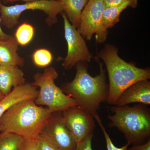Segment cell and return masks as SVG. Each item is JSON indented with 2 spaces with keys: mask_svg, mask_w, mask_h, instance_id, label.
I'll return each instance as SVG.
<instances>
[{
  "mask_svg": "<svg viewBox=\"0 0 150 150\" xmlns=\"http://www.w3.org/2000/svg\"><path fill=\"white\" fill-rule=\"evenodd\" d=\"M86 62L76 65V71L74 79L62 84V89L73 98L79 107L91 114L94 119L99 116L98 111L102 103L106 102L108 94V85L103 65L100 64V72L92 76L88 72Z\"/></svg>",
  "mask_w": 150,
  "mask_h": 150,
  "instance_id": "obj_1",
  "label": "cell"
},
{
  "mask_svg": "<svg viewBox=\"0 0 150 150\" xmlns=\"http://www.w3.org/2000/svg\"><path fill=\"white\" fill-rule=\"evenodd\" d=\"M53 113L48 108L38 105L34 100L18 103L0 118V132L14 133L25 139L37 138Z\"/></svg>",
  "mask_w": 150,
  "mask_h": 150,
  "instance_id": "obj_2",
  "label": "cell"
},
{
  "mask_svg": "<svg viewBox=\"0 0 150 150\" xmlns=\"http://www.w3.org/2000/svg\"><path fill=\"white\" fill-rule=\"evenodd\" d=\"M118 50L111 44H106L98 54L106 66L108 79V94L107 102L116 105L119 97L129 86L137 82L150 79L149 69L139 68L120 58Z\"/></svg>",
  "mask_w": 150,
  "mask_h": 150,
  "instance_id": "obj_3",
  "label": "cell"
},
{
  "mask_svg": "<svg viewBox=\"0 0 150 150\" xmlns=\"http://www.w3.org/2000/svg\"><path fill=\"white\" fill-rule=\"evenodd\" d=\"M112 115L107 116L110 128H116L124 135L129 145L141 144L150 138V109L146 105L139 103L112 106Z\"/></svg>",
  "mask_w": 150,
  "mask_h": 150,
  "instance_id": "obj_4",
  "label": "cell"
},
{
  "mask_svg": "<svg viewBox=\"0 0 150 150\" xmlns=\"http://www.w3.org/2000/svg\"><path fill=\"white\" fill-rule=\"evenodd\" d=\"M59 74L54 67L46 68L43 73L33 76L31 84L39 88L34 100L38 105H44L53 112H62L72 106L78 105L74 100L66 94L55 83Z\"/></svg>",
  "mask_w": 150,
  "mask_h": 150,
  "instance_id": "obj_5",
  "label": "cell"
},
{
  "mask_svg": "<svg viewBox=\"0 0 150 150\" xmlns=\"http://www.w3.org/2000/svg\"><path fill=\"white\" fill-rule=\"evenodd\" d=\"M29 10L43 11L47 15L46 21L49 26L56 23L58 15L63 12L62 5L55 0L34 1L11 6L4 5L0 1L1 23L9 29L13 28L18 24L21 14Z\"/></svg>",
  "mask_w": 150,
  "mask_h": 150,
  "instance_id": "obj_6",
  "label": "cell"
},
{
  "mask_svg": "<svg viewBox=\"0 0 150 150\" xmlns=\"http://www.w3.org/2000/svg\"><path fill=\"white\" fill-rule=\"evenodd\" d=\"M64 23V36L67 44V56L62 66L66 70H69L79 62L88 63L92 56L89 51L84 38L78 29L68 20L64 13H62Z\"/></svg>",
  "mask_w": 150,
  "mask_h": 150,
  "instance_id": "obj_7",
  "label": "cell"
},
{
  "mask_svg": "<svg viewBox=\"0 0 150 150\" xmlns=\"http://www.w3.org/2000/svg\"><path fill=\"white\" fill-rule=\"evenodd\" d=\"M63 120L77 144L93 135L96 128L94 118L78 105L62 112Z\"/></svg>",
  "mask_w": 150,
  "mask_h": 150,
  "instance_id": "obj_8",
  "label": "cell"
},
{
  "mask_svg": "<svg viewBox=\"0 0 150 150\" xmlns=\"http://www.w3.org/2000/svg\"><path fill=\"white\" fill-rule=\"evenodd\" d=\"M41 134L58 150H75L77 143L63 120L62 112H53Z\"/></svg>",
  "mask_w": 150,
  "mask_h": 150,
  "instance_id": "obj_9",
  "label": "cell"
},
{
  "mask_svg": "<svg viewBox=\"0 0 150 150\" xmlns=\"http://www.w3.org/2000/svg\"><path fill=\"white\" fill-rule=\"evenodd\" d=\"M105 8L104 0H88L82 12L78 29L84 39L91 40L98 31Z\"/></svg>",
  "mask_w": 150,
  "mask_h": 150,
  "instance_id": "obj_10",
  "label": "cell"
},
{
  "mask_svg": "<svg viewBox=\"0 0 150 150\" xmlns=\"http://www.w3.org/2000/svg\"><path fill=\"white\" fill-rule=\"evenodd\" d=\"M138 4L126 1L118 5L105 7L103 13L102 18L98 31L96 34L98 43H103L106 40L108 34V28L113 27L119 22L120 14L127 8H136Z\"/></svg>",
  "mask_w": 150,
  "mask_h": 150,
  "instance_id": "obj_11",
  "label": "cell"
},
{
  "mask_svg": "<svg viewBox=\"0 0 150 150\" xmlns=\"http://www.w3.org/2000/svg\"><path fill=\"white\" fill-rule=\"evenodd\" d=\"M133 103L149 105L150 81H140L129 86L119 97L116 105L123 106Z\"/></svg>",
  "mask_w": 150,
  "mask_h": 150,
  "instance_id": "obj_12",
  "label": "cell"
},
{
  "mask_svg": "<svg viewBox=\"0 0 150 150\" xmlns=\"http://www.w3.org/2000/svg\"><path fill=\"white\" fill-rule=\"evenodd\" d=\"M38 91L31 83H25L13 89L9 94L0 100V118L12 105L24 100H35Z\"/></svg>",
  "mask_w": 150,
  "mask_h": 150,
  "instance_id": "obj_13",
  "label": "cell"
},
{
  "mask_svg": "<svg viewBox=\"0 0 150 150\" xmlns=\"http://www.w3.org/2000/svg\"><path fill=\"white\" fill-rule=\"evenodd\" d=\"M25 83L24 73L18 67L0 66V91L4 96L13 88Z\"/></svg>",
  "mask_w": 150,
  "mask_h": 150,
  "instance_id": "obj_14",
  "label": "cell"
},
{
  "mask_svg": "<svg viewBox=\"0 0 150 150\" xmlns=\"http://www.w3.org/2000/svg\"><path fill=\"white\" fill-rule=\"evenodd\" d=\"M18 44L14 36L0 40V66L23 67L24 59L18 53Z\"/></svg>",
  "mask_w": 150,
  "mask_h": 150,
  "instance_id": "obj_15",
  "label": "cell"
},
{
  "mask_svg": "<svg viewBox=\"0 0 150 150\" xmlns=\"http://www.w3.org/2000/svg\"><path fill=\"white\" fill-rule=\"evenodd\" d=\"M62 5L63 12L73 26L78 29L81 15L88 0H55Z\"/></svg>",
  "mask_w": 150,
  "mask_h": 150,
  "instance_id": "obj_16",
  "label": "cell"
},
{
  "mask_svg": "<svg viewBox=\"0 0 150 150\" xmlns=\"http://www.w3.org/2000/svg\"><path fill=\"white\" fill-rule=\"evenodd\" d=\"M25 138L8 132L0 133V150H20Z\"/></svg>",
  "mask_w": 150,
  "mask_h": 150,
  "instance_id": "obj_17",
  "label": "cell"
},
{
  "mask_svg": "<svg viewBox=\"0 0 150 150\" xmlns=\"http://www.w3.org/2000/svg\"><path fill=\"white\" fill-rule=\"evenodd\" d=\"M34 34V27L29 23H23L18 28L14 37L18 45L24 46L31 42Z\"/></svg>",
  "mask_w": 150,
  "mask_h": 150,
  "instance_id": "obj_18",
  "label": "cell"
},
{
  "mask_svg": "<svg viewBox=\"0 0 150 150\" xmlns=\"http://www.w3.org/2000/svg\"><path fill=\"white\" fill-rule=\"evenodd\" d=\"M32 58L35 66L41 68L48 67L53 61L52 53L46 48L36 50L33 54Z\"/></svg>",
  "mask_w": 150,
  "mask_h": 150,
  "instance_id": "obj_19",
  "label": "cell"
},
{
  "mask_svg": "<svg viewBox=\"0 0 150 150\" xmlns=\"http://www.w3.org/2000/svg\"><path fill=\"white\" fill-rule=\"evenodd\" d=\"M98 123L103 133V136H104L105 140V143H106V148L107 150H127L130 146L129 144H126V145L123 146L121 147L118 148L116 147L112 143V140L110 139V136L109 134H108L107 131L105 130L104 126L103 124L102 121H101V118L100 117V116L96 118Z\"/></svg>",
  "mask_w": 150,
  "mask_h": 150,
  "instance_id": "obj_20",
  "label": "cell"
},
{
  "mask_svg": "<svg viewBox=\"0 0 150 150\" xmlns=\"http://www.w3.org/2000/svg\"><path fill=\"white\" fill-rule=\"evenodd\" d=\"M38 150H58L48 138L40 134L37 137Z\"/></svg>",
  "mask_w": 150,
  "mask_h": 150,
  "instance_id": "obj_21",
  "label": "cell"
},
{
  "mask_svg": "<svg viewBox=\"0 0 150 150\" xmlns=\"http://www.w3.org/2000/svg\"><path fill=\"white\" fill-rule=\"evenodd\" d=\"M38 147L37 138L25 139L20 150H38Z\"/></svg>",
  "mask_w": 150,
  "mask_h": 150,
  "instance_id": "obj_22",
  "label": "cell"
},
{
  "mask_svg": "<svg viewBox=\"0 0 150 150\" xmlns=\"http://www.w3.org/2000/svg\"><path fill=\"white\" fill-rule=\"evenodd\" d=\"M93 135H90L77 143L75 150H93L92 147V141Z\"/></svg>",
  "mask_w": 150,
  "mask_h": 150,
  "instance_id": "obj_23",
  "label": "cell"
},
{
  "mask_svg": "<svg viewBox=\"0 0 150 150\" xmlns=\"http://www.w3.org/2000/svg\"><path fill=\"white\" fill-rule=\"evenodd\" d=\"M105 7L121 4L126 1H131L138 4V0H104Z\"/></svg>",
  "mask_w": 150,
  "mask_h": 150,
  "instance_id": "obj_24",
  "label": "cell"
},
{
  "mask_svg": "<svg viewBox=\"0 0 150 150\" xmlns=\"http://www.w3.org/2000/svg\"><path fill=\"white\" fill-rule=\"evenodd\" d=\"M127 150H150V139L141 144L133 145Z\"/></svg>",
  "mask_w": 150,
  "mask_h": 150,
  "instance_id": "obj_25",
  "label": "cell"
},
{
  "mask_svg": "<svg viewBox=\"0 0 150 150\" xmlns=\"http://www.w3.org/2000/svg\"><path fill=\"white\" fill-rule=\"evenodd\" d=\"M1 20L0 19V40H7L11 36V35L6 34L3 31L1 27Z\"/></svg>",
  "mask_w": 150,
  "mask_h": 150,
  "instance_id": "obj_26",
  "label": "cell"
},
{
  "mask_svg": "<svg viewBox=\"0 0 150 150\" xmlns=\"http://www.w3.org/2000/svg\"><path fill=\"white\" fill-rule=\"evenodd\" d=\"M4 3H12L13 2L17 1H23L25 2H28L34 1H42V0H2ZM48 1H54V0H48Z\"/></svg>",
  "mask_w": 150,
  "mask_h": 150,
  "instance_id": "obj_27",
  "label": "cell"
},
{
  "mask_svg": "<svg viewBox=\"0 0 150 150\" xmlns=\"http://www.w3.org/2000/svg\"><path fill=\"white\" fill-rule=\"evenodd\" d=\"M4 95L0 91V100H1V99H2L3 98H4Z\"/></svg>",
  "mask_w": 150,
  "mask_h": 150,
  "instance_id": "obj_28",
  "label": "cell"
}]
</instances>
